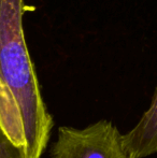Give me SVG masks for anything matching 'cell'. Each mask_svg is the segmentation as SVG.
I'll return each mask as SVG.
<instances>
[{"label": "cell", "mask_w": 157, "mask_h": 158, "mask_svg": "<svg viewBox=\"0 0 157 158\" xmlns=\"http://www.w3.org/2000/svg\"><path fill=\"white\" fill-rule=\"evenodd\" d=\"M23 12V0H0V128L22 158H40L54 119L28 52Z\"/></svg>", "instance_id": "6da1fadb"}, {"label": "cell", "mask_w": 157, "mask_h": 158, "mask_svg": "<svg viewBox=\"0 0 157 158\" xmlns=\"http://www.w3.org/2000/svg\"><path fill=\"white\" fill-rule=\"evenodd\" d=\"M123 135L111 121L100 119L84 128L60 126L51 148L54 158H130Z\"/></svg>", "instance_id": "7a4b0ae2"}, {"label": "cell", "mask_w": 157, "mask_h": 158, "mask_svg": "<svg viewBox=\"0 0 157 158\" xmlns=\"http://www.w3.org/2000/svg\"><path fill=\"white\" fill-rule=\"evenodd\" d=\"M122 138L130 158H147L157 153V86L147 110Z\"/></svg>", "instance_id": "3957f363"}, {"label": "cell", "mask_w": 157, "mask_h": 158, "mask_svg": "<svg viewBox=\"0 0 157 158\" xmlns=\"http://www.w3.org/2000/svg\"><path fill=\"white\" fill-rule=\"evenodd\" d=\"M0 158H22L21 153L9 141L0 128Z\"/></svg>", "instance_id": "277c9868"}, {"label": "cell", "mask_w": 157, "mask_h": 158, "mask_svg": "<svg viewBox=\"0 0 157 158\" xmlns=\"http://www.w3.org/2000/svg\"><path fill=\"white\" fill-rule=\"evenodd\" d=\"M51 158H54V157H51Z\"/></svg>", "instance_id": "5b68a950"}]
</instances>
